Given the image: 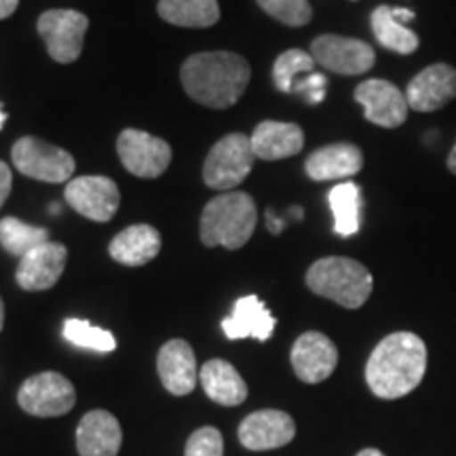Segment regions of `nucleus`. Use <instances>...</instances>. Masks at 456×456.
Returning <instances> with one entry per match:
<instances>
[{
  "mask_svg": "<svg viewBox=\"0 0 456 456\" xmlns=\"http://www.w3.org/2000/svg\"><path fill=\"white\" fill-rule=\"evenodd\" d=\"M427 370V346L412 332L389 334L376 345L366 366L370 391L380 399H397L420 385Z\"/></svg>",
  "mask_w": 456,
  "mask_h": 456,
  "instance_id": "1",
  "label": "nucleus"
},
{
  "mask_svg": "<svg viewBox=\"0 0 456 456\" xmlns=\"http://www.w3.org/2000/svg\"><path fill=\"white\" fill-rule=\"evenodd\" d=\"M249 77L252 70L248 60L231 51L191 55L180 72L186 94L199 104L209 108L235 106L248 89Z\"/></svg>",
  "mask_w": 456,
  "mask_h": 456,
  "instance_id": "2",
  "label": "nucleus"
},
{
  "mask_svg": "<svg viewBox=\"0 0 456 456\" xmlns=\"http://www.w3.org/2000/svg\"><path fill=\"white\" fill-rule=\"evenodd\" d=\"M258 222V209L248 192H224L205 205L201 214V241L208 248L222 245L239 249L249 241Z\"/></svg>",
  "mask_w": 456,
  "mask_h": 456,
  "instance_id": "3",
  "label": "nucleus"
},
{
  "mask_svg": "<svg viewBox=\"0 0 456 456\" xmlns=\"http://www.w3.org/2000/svg\"><path fill=\"white\" fill-rule=\"evenodd\" d=\"M306 285L311 292L328 298L345 309H359L366 305L374 288L372 273L362 262L342 256L317 260L306 273Z\"/></svg>",
  "mask_w": 456,
  "mask_h": 456,
  "instance_id": "4",
  "label": "nucleus"
},
{
  "mask_svg": "<svg viewBox=\"0 0 456 456\" xmlns=\"http://www.w3.org/2000/svg\"><path fill=\"white\" fill-rule=\"evenodd\" d=\"M254 163L252 140L243 134H231L209 151L203 165V180L214 191H232L248 178Z\"/></svg>",
  "mask_w": 456,
  "mask_h": 456,
  "instance_id": "5",
  "label": "nucleus"
},
{
  "mask_svg": "<svg viewBox=\"0 0 456 456\" xmlns=\"http://www.w3.org/2000/svg\"><path fill=\"white\" fill-rule=\"evenodd\" d=\"M11 159L17 171H21L28 178L49 182V184L70 180L74 174V157L70 152L38 138L17 140L11 151Z\"/></svg>",
  "mask_w": 456,
  "mask_h": 456,
  "instance_id": "6",
  "label": "nucleus"
},
{
  "mask_svg": "<svg viewBox=\"0 0 456 456\" xmlns=\"http://www.w3.org/2000/svg\"><path fill=\"white\" fill-rule=\"evenodd\" d=\"M87 28V15L72 9H51L38 17V34L47 45L49 55L60 64L78 60Z\"/></svg>",
  "mask_w": 456,
  "mask_h": 456,
  "instance_id": "7",
  "label": "nucleus"
},
{
  "mask_svg": "<svg viewBox=\"0 0 456 456\" xmlns=\"http://www.w3.org/2000/svg\"><path fill=\"white\" fill-rule=\"evenodd\" d=\"M17 403L32 416H61L77 403V391L66 376L57 372L34 374L20 387Z\"/></svg>",
  "mask_w": 456,
  "mask_h": 456,
  "instance_id": "8",
  "label": "nucleus"
},
{
  "mask_svg": "<svg viewBox=\"0 0 456 456\" xmlns=\"http://www.w3.org/2000/svg\"><path fill=\"white\" fill-rule=\"evenodd\" d=\"M311 55L319 66L330 72L357 77L372 70L376 53L368 43L359 38L338 37V34H323L311 43Z\"/></svg>",
  "mask_w": 456,
  "mask_h": 456,
  "instance_id": "9",
  "label": "nucleus"
},
{
  "mask_svg": "<svg viewBox=\"0 0 456 456\" xmlns=\"http://www.w3.org/2000/svg\"><path fill=\"white\" fill-rule=\"evenodd\" d=\"M117 152L129 174L146 180L163 175L171 163L167 142L140 129H125L117 140Z\"/></svg>",
  "mask_w": 456,
  "mask_h": 456,
  "instance_id": "10",
  "label": "nucleus"
},
{
  "mask_svg": "<svg viewBox=\"0 0 456 456\" xmlns=\"http://www.w3.org/2000/svg\"><path fill=\"white\" fill-rule=\"evenodd\" d=\"M64 197L74 212L95 222L112 220L121 203L118 186L106 175H83V178L70 180Z\"/></svg>",
  "mask_w": 456,
  "mask_h": 456,
  "instance_id": "11",
  "label": "nucleus"
},
{
  "mask_svg": "<svg viewBox=\"0 0 456 456\" xmlns=\"http://www.w3.org/2000/svg\"><path fill=\"white\" fill-rule=\"evenodd\" d=\"M355 100L363 106V117L385 129H395L406 123V94L385 78H370L355 89Z\"/></svg>",
  "mask_w": 456,
  "mask_h": 456,
  "instance_id": "12",
  "label": "nucleus"
},
{
  "mask_svg": "<svg viewBox=\"0 0 456 456\" xmlns=\"http://www.w3.org/2000/svg\"><path fill=\"white\" fill-rule=\"evenodd\" d=\"M410 110L436 112L456 100V68L444 61L427 66L408 83Z\"/></svg>",
  "mask_w": 456,
  "mask_h": 456,
  "instance_id": "13",
  "label": "nucleus"
},
{
  "mask_svg": "<svg viewBox=\"0 0 456 456\" xmlns=\"http://www.w3.org/2000/svg\"><path fill=\"white\" fill-rule=\"evenodd\" d=\"M338 363V349L326 334L305 332L292 346V366L302 383L317 385L330 379Z\"/></svg>",
  "mask_w": 456,
  "mask_h": 456,
  "instance_id": "14",
  "label": "nucleus"
},
{
  "mask_svg": "<svg viewBox=\"0 0 456 456\" xmlns=\"http://www.w3.org/2000/svg\"><path fill=\"white\" fill-rule=\"evenodd\" d=\"M294 436L292 416L283 410H258L239 425V442L254 452L288 446Z\"/></svg>",
  "mask_w": 456,
  "mask_h": 456,
  "instance_id": "15",
  "label": "nucleus"
},
{
  "mask_svg": "<svg viewBox=\"0 0 456 456\" xmlns=\"http://www.w3.org/2000/svg\"><path fill=\"white\" fill-rule=\"evenodd\" d=\"M66 258L68 249L61 243L47 241L38 245L24 258H20L15 271L17 283L28 292H43V289L53 288L66 269Z\"/></svg>",
  "mask_w": 456,
  "mask_h": 456,
  "instance_id": "16",
  "label": "nucleus"
},
{
  "mask_svg": "<svg viewBox=\"0 0 456 456\" xmlns=\"http://www.w3.org/2000/svg\"><path fill=\"white\" fill-rule=\"evenodd\" d=\"M159 379L174 395H188L197 387V357L186 340L165 342L157 357Z\"/></svg>",
  "mask_w": 456,
  "mask_h": 456,
  "instance_id": "17",
  "label": "nucleus"
},
{
  "mask_svg": "<svg viewBox=\"0 0 456 456\" xmlns=\"http://www.w3.org/2000/svg\"><path fill=\"white\" fill-rule=\"evenodd\" d=\"M121 442V425L106 410H91L78 423L77 448L81 456H117Z\"/></svg>",
  "mask_w": 456,
  "mask_h": 456,
  "instance_id": "18",
  "label": "nucleus"
},
{
  "mask_svg": "<svg viewBox=\"0 0 456 456\" xmlns=\"http://www.w3.org/2000/svg\"><path fill=\"white\" fill-rule=\"evenodd\" d=\"M277 319L271 315L266 305L258 296H243L235 302L232 315L222 322L226 338L241 340V338H256L260 342L269 340L275 332Z\"/></svg>",
  "mask_w": 456,
  "mask_h": 456,
  "instance_id": "19",
  "label": "nucleus"
},
{
  "mask_svg": "<svg viewBox=\"0 0 456 456\" xmlns=\"http://www.w3.org/2000/svg\"><path fill=\"white\" fill-rule=\"evenodd\" d=\"M363 167V155L355 144L340 142L319 148L306 159L305 171L311 180L328 182L353 178Z\"/></svg>",
  "mask_w": 456,
  "mask_h": 456,
  "instance_id": "20",
  "label": "nucleus"
},
{
  "mask_svg": "<svg viewBox=\"0 0 456 456\" xmlns=\"http://www.w3.org/2000/svg\"><path fill=\"white\" fill-rule=\"evenodd\" d=\"M249 140H252L256 159H262V161L294 157L305 146V134L296 123L265 121L254 129Z\"/></svg>",
  "mask_w": 456,
  "mask_h": 456,
  "instance_id": "21",
  "label": "nucleus"
},
{
  "mask_svg": "<svg viewBox=\"0 0 456 456\" xmlns=\"http://www.w3.org/2000/svg\"><path fill=\"white\" fill-rule=\"evenodd\" d=\"M199 380H201V387L208 393V397L214 399L220 406H239L248 399V385H245L235 366H231L224 359H209L199 370Z\"/></svg>",
  "mask_w": 456,
  "mask_h": 456,
  "instance_id": "22",
  "label": "nucleus"
},
{
  "mask_svg": "<svg viewBox=\"0 0 456 456\" xmlns=\"http://www.w3.org/2000/svg\"><path fill=\"white\" fill-rule=\"evenodd\" d=\"M161 252V235L151 224H134L118 232L110 243V256L125 266H142Z\"/></svg>",
  "mask_w": 456,
  "mask_h": 456,
  "instance_id": "23",
  "label": "nucleus"
},
{
  "mask_svg": "<svg viewBox=\"0 0 456 456\" xmlns=\"http://www.w3.org/2000/svg\"><path fill=\"white\" fill-rule=\"evenodd\" d=\"M330 209L334 214V232L338 237H353L362 226V209L363 199L362 191L353 182H342L336 184L328 195Z\"/></svg>",
  "mask_w": 456,
  "mask_h": 456,
  "instance_id": "24",
  "label": "nucleus"
},
{
  "mask_svg": "<svg viewBox=\"0 0 456 456\" xmlns=\"http://www.w3.org/2000/svg\"><path fill=\"white\" fill-rule=\"evenodd\" d=\"M159 15L182 28H209L220 20L218 0H159Z\"/></svg>",
  "mask_w": 456,
  "mask_h": 456,
  "instance_id": "25",
  "label": "nucleus"
},
{
  "mask_svg": "<svg viewBox=\"0 0 456 456\" xmlns=\"http://www.w3.org/2000/svg\"><path fill=\"white\" fill-rule=\"evenodd\" d=\"M370 24H372L376 41L385 49L395 51L399 55H410L419 49V37L406 24L393 17V7H387V4L376 7L372 17H370Z\"/></svg>",
  "mask_w": 456,
  "mask_h": 456,
  "instance_id": "26",
  "label": "nucleus"
},
{
  "mask_svg": "<svg viewBox=\"0 0 456 456\" xmlns=\"http://www.w3.org/2000/svg\"><path fill=\"white\" fill-rule=\"evenodd\" d=\"M49 241V231L41 226H32L20 218H3L0 220V245L11 256L24 258L34 248Z\"/></svg>",
  "mask_w": 456,
  "mask_h": 456,
  "instance_id": "27",
  "label": "nucleus"
},
{
  "mask_svg": "<svg viewBox=\"0 0 456 456\" xmlns=\"http://www.w3.org/2000/svg\"><path fill=\"white\" fill-rule=\"evenodd\" d=\"M64 338L74 346H81V349L89 351H100V353H110L117 349V338L112 332H108L104 328L91 326L85 319H66L64 323Z\"/></svg>",
  "mask_w": 456,
  "mask_h": 456,
  "instance_id": "28",
  "label": "nucleus"
},
{
  "mask_svg": "<svg viewBox=\"0 0 456 456\" xmlns=\"http://www.w3.org/2000/svg\"><path fill=\"white\" fill-rule=\"evenodd\" d=\"M315 64L317 61L313 60V55L306 53V51H285V53L277 57L275 66H273V81H275V87L279 91H283V94H292V85L296 78L315 70Z\"/></svg>",
  "mask_w": 456,
  "mask_h": 456,
  "instance_id": "29",
  "label": "nucleus"
},
{
  "mask_svg": "<svg viewBox=\"0 0 456 456\" xmlns=\"http://www.w3.org/2000/svg\"><path fill=\"white\" fill-rule=\"evenodd\" d=\"M260 9L285 26H306L313 17L309 0H258Z\"/></svg>",
  "mask_w": 456,
  "mask_h": 456,
  "instance_id": "30",
  "label": "nucleus"
},
{
  "mask_svg": "<svg viewBox=\"0 0 456 456\" xmlns=\"http://www.w3.org/2000/svg\"><path fill=\"white\" fill-rule=\"evenodd\" d=\"M184 456H224V440L216 427H201L188 437Z\"/></svg>",
  "mask_w": 456,
  "mask_h": 456,
  "instance_id": "31",
  "label": "nucleus"
},
{
  "mask_svg": "<svg viewBox=\"0 0 456 456\" xmlns=\"http://www.w3.org/2000/svg\"><path fill=\"white\" fill-rule=\"evenodd\" d=\"M326 87H328V81L323 74L309 72V74H302L300 78H296L292 85V94L300 95L306 104L315 106L326 100Z\"/></svg>",
  "mask_w": 456,
  "mask_h": 456,
  "instance_id": "32",
  "label": "nucleus"
},
{
  "mask_svg": "<svg viewBox=\"0 0 456 456\" xmlns=\"http://www.w3.org/2000/svg\"><path fill=\"white\" fill-rule=\"evenodd\" d=\"M11 186H13V175L7 163L0 161V208H3L7 197L11 195Z\"/></svg>",
  "mask_w": 456,
  "mask_h": 456,
  "instance_id": "33",
  "label": "nucleus"
},
{
  "mask_svg": "<svg viewBox=\"0 0 456 456\" xmlns=\"http://www.w3.org/2000/svg\"><path fill=\"white\" fill-rule=\"evenodd\" d=\"M20 0H0V20H7L15 13Z\"/></svg>",
  "mask_w": 456,
  "mask_h": 456,
  "instance_id": "34",
  "label": "nucleus"
},
{
  "mask_svg": "<svg viewBox=\"0 0 456 456\" xmlns=\"http://www.w3.org/2000/svg\"><path fill=\"white\" fill-rule=\"evenodd\" d=\"M393 17H395L397 21H402V24L408 26V21L414 20V11L410 9H403V7H393Z\"/></svg>",
  "mask_w": 456,
  "mask_h": 456,
  "instance_id": "35",
  "label": "nucleus"
},
{
  "mask_svg": "<svg viewBox=\"0 0 456 456\" xmlns=\"http://www.w3.org/2000/svg\"><path fill=\"white\" fill-rule=\"evenodd\" d=\"M266 222H269L271 232H275V235H279V232H281V228H283V224H285L283 220H277L275 214H273V212L266 214Z\"/></svg>",
  "mask_w": 456,
  "mask_h": 456,
  "instance_id": "36",
  "label": "nucleus"
},
{
  "mask_svg": "<svg viewBox=\"0 0 456 456\" xmlns=\"http://www.w3.org/2000/svg\"><path fill=\"white\" fill-rule=\"evenodd\" d=\"M446 165H448L450 174H454V175H456V142H454L452 151H450V155H448V161H446Z\"/></svg>",
  "mask_w": 456,
  "mask_h": 456,
  "instance_id": "37",
  "label": "nucleus"
},
{
  "mask_svg": "<svg viewBox=\"0 0 456 456\" xmlns=\"http://www.w3.org/2000/svg\"><path fill=\"white\" fill-rule=\"evenodd\" d=\"M357 456H385V454L376 448H366V450H362Z\"/></svg>",
  "mask_w": 456,
  "mask_h": 456,
  "instance_id": "38",
  "label": "nucleus"
},
{
  "mask_svg": "<svg viewBox=\"0 0 456 456\" xmlns=\"http://www.w3.org/2000/svg\"><path fill=\"white\" fill-rule=\"evenodd\" d=\"M3 326H4V305H3V298H0V332H3Z\"/></svg>",
  "mask_w": 456,
  "mask_h": 456,
  "instance_id": "39",
  "label": "nucleus"
},
{
  "mask_svg": "<svg viewBox=\"0 0 456 456\" xmlns=\"http://www.w3.org/2000/svg\"><path fill=\"white\" fill-rule=\"evenodd\" d=\"M4 121H7V114H4V110H3V106H0V129H3V125H4Z\"/></svg>",
  "mask_w": 456,
  "mask_h": 456,
  "instance_id": "40",
  "label": "nucleus"
}]
</instances>
